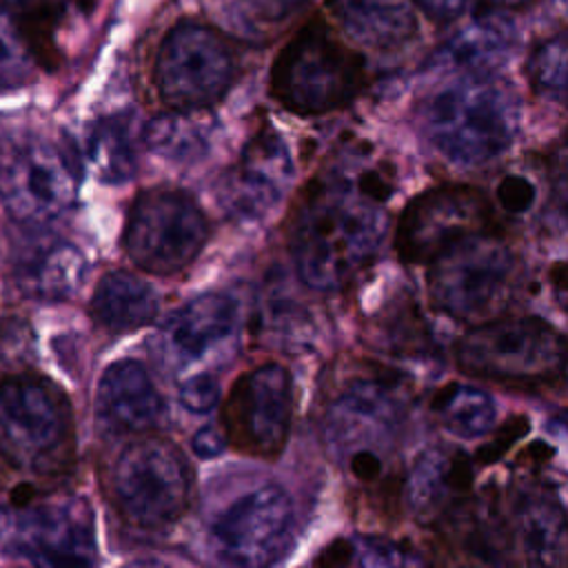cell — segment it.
Wrapping results in <instances>:
<instances>
[{
	"label": "cell",
	"mask_w": 568,
	"mask_h": 568,
	"mask_svg": "<svg viewBox=\"0 0 568 568\" xmlns=\"http://www.w3.org/2000/svg\"><path fill=\"white\" fill-rule=\"evenodd\" d=\"M386 204L368 193L355 162L317 173L304 186L288 222V248L300 280L326 293L348 286L384 242Z\"/></svg>",
	"instance_id": "obj_1"
},
{
	"label": "cell",
	"mask_w": 568,
	"mask_h": 568,
	"mask_svg": "<svg viewBox=\"0 0 568 568\" xmlns=\"http://www.w3.org/2000/svg\"><path fill=\"white\" fill-rule=\"evenodd\" d=\"M519 102L508 82L490 73H464L437 89L424 106L428 142L457 166H481L517 135Z\"/></svg>",
	"instance_id": "obj_2"
},
{
	"label": "cell",
	"mask_w": 568,
	"mask_h": 568,
	"mask_svg": "<svg viewBox=\"0 0 568 568\" xmlns=\"http://www.w3.org/2000/svg\"><path fill=\"white\" fill-rule=\"evenodd\" d=\"M73 444L71 404L55 382L38 373L0 379V475H62Z\"/></svg>",
	"instance_id": "obj_3"
},
{
	"label": "cell",
	"mask_w": 568,
	"mask_h": 568,
	"mask_svg": "<svg viewBox=\"0 0 568 568\" xmlns=\"http://www.w3.org/2000/svg\"><path fill=\"white\" fill-rule=\"evenodd\" d=\"M366 80L364 55L339 40L324 20L311 18L277 51L268 91L295 115H324L351 104Z\"/></svg>",
	"instance_id": "obj_4"
},
{
	"label": "cell",
	"mask_w": 568,
	"mask_h": 568,
	"mask_svg": "<svg viewBox=\"0 0 568 568\" xmlns=\"http://www.w3.org/2000/svg\"><path fill=\"white\" fill-rule=\"evenodd\" d=\"M515 280V255L497 229L464 235L426 262L433 306L466 324L497 317L513 295Z\"/></svg>",
	"instance_id": "obj_5"
},
{
	"label": "cell",
	"mask_w": 568,
	"mask_h": 568,
	"mask_svg": "<svg viewBox=\"0 0 568 568\" xmlns=\"http://www.w3.org/2000/svg\"><path fill=\"white\" fill-rule=\"evenodd\" d=\"M564 355V335L541 317H493L455 342V362L464 373L513 388L561 384Z\"/></svg>",
	"instance_id": "obj_6"
},
{
	"label": "cell",
	"mask_w": 568,
	"mask_h": 568,
	"mask_svg": "<svg viewBox=\"0 0 568 568\" xmlns=\"http://www.w3.org/2000/svg\"><path fill=\"white\" fill-rule=\"evenodd\" d=\"M78 166L62 146L29 131L0 135V202L22 226L64 215L78 193Z\"/></svg>",
	"instance_id": "obj_7"
},
{
	"label": "cell",
	"mask_w": 568,
	"mask_h": 568,
	"mask_svg": "<svg viewBox=\"0 0 568 568\" xmlns=\"http://www.w3.org/2000/svg\"><path fill=\"white\" fill-rule=\"evenodd\" d=\"M111 499L120 517L142 530L175 524L191 504L193 473L184 453L160 437L124 446L111 470Z\"/></svg>",
	"instance_id": "obj_8"
},
{
	"label": "cell",
	"mask_w": 568,
	"mask_h": 568,
	"mask_svg": "<svg viewBox=\"0 0 568 568\" xmlns=\"http://www.w3.org/2000/svg\"><path fill=\"white\" fill-rule=\"evenodd\" d=\"M235 80V53L224 33L195 18L178 20L160 40L153 84L173 111H204Z\"/></svg>",
	"instance_id": "obj_9"
},
{
	"label": "cell",
	"mask_w": 568,
	"mask_h": 568,
	"mask_svg": "<svg viewBox=\"0 0 568 568\" xmlns=\"http://www.w3.org/2000/svg\"><path fill=\"white\" fill-rule=\"evenodd\" d=\"M0 550L36 566H91L98 557L91 508L73 495L9 501L0 506Z\"/></svg>",
	"instance_id": "obj_10"
},
{
	"label": "cell",
	"mask_w": 568,
	"mask_h": 568,
	"mask_svg": "<svg viewBox=\"0 0 568 568\" xmlns=\"http://www.w3.org/2000/svg\"><path fill=\"white\" fill-rule=\"evenodd\" d=\"M209 220L180 189H146L133 200L124 224V251L153 275H175L191 266L209 240Z\"/></svg>",
	"instance_id": "obj_11"
},
{
	"label": "cell",
	"mask_w": 568,
	"mask_h": 568,
	"mask_svg": "<svg viewBox=\"0 0 568 568\" xmlns=\"http://www.w3.org/2000/svg\"><path fill=\"white\" fill-rule=\"evenodd\" d=\"M408 388L388 368H373L339 386L322 419V435L333 457L344 464L353 453H386L404 426Z\"/></svg>",
	"instance_id": "obj_12"
},
{
	"label": "cell",
	"mask_w": 568,
	"mask_h": 568,
	"mask_svg": "<svg viewBox=\"0 0 568 568\" xmlns=\"http://www.w3.org/2000/svg\"><path fill=\"white\" fill-rule=\"evenodd\" d=\"M295 541V508L286 490L264 484L231 501L211 524L209 544L226 566L262 568L284 559Z\"/></svg>",
	"instance_id": "obj_13"
},
{
	"label": "cell",
	"mask_w": 568,
	"mask_h": 568,
	"mask_svg": "<svg viewBox=\"0 0 568 568\" xmlns=\"http://www.w3.org/2000/svg\"><path fill=\"white\" fill-rule=\"evenodd\" d=\"M293 419V377L268 362L242 373L222 406V433L244 455L275 459L288 439Z\"/></svg>",
	"instance_id": "obj_14"
},
{
	"label": "cell",
	"mask_w": 568,
	"mask_h": 568,
	"mask_svg": "<svg viewBox=\"0 0 568 568\" xmlns=\"http://www.w3.org/2000/svg\"><path fill=\"white\" fill-rule=\"evenodd\" d=\"M495 229L493 204L475 186L439 184L415 195L395 226V253L408 264H426L464 235Z\"/></svg>",
	"instance_id": "obj_15"
},
{
	"label": "cell",
	"mask_w": 568,
	"mask_h": 568,
	"mask_svg": "<svg viewBox=\"0 0 568 568\" xmlns=\"http://www.w3.org/2000/svg\"><path fill=\"white\" fill-rule=\"evenodd\" d=\"M293 160L282 135L264 124L242 149L235 166L220 184V200L229 213L257 220L268 215L293 182Z\"/></svg>",
	"instance_id": "obj_16"
},
{
	"label": "cell",
	"mask_w": 568,
	"mask_h": 568,
	"mask_svg": "<svg viewBox=\"0 0 568 568\" xmlns=\"http://www.w3.org/2000/svg\"><path fill=\"white\" fill-rule=\"evenodd\" d=\"M475 462L462 450H424L410 466L404 499L419 524H444L466 508L473 490Z\"/></svg>",
	"instance_id": "obj_17"
},
{
	"label": "cell",
	"mask_w": 568,
	"mask_h": 568,
	"mask_svg": "<svg viewBox=\"0 0 568 568\" xmlns=\"http://www.w3.org/2000/svg\"><path fill=\"white\" fill-rule=\"evenodd\" d=\"M237 322V306L229 295L202 293L175 308L153 335V351L173 368L202 359L224 342Z\"/></svg>",
	"instance_id": "obj_18"
},
{
	"label": "cell",
	"mask_w": 568,
	"mask_h": 568,
	"mask_svg": "<svg viewBox=\"0 0 568 568\" xmlns=\"http://www.w3.org/2000/svg\"><path fill=\"white\" fill-rule=\"evenodd\" d=\"M95 415L111 433H151L164 424L166 404L138 359H118L100 375Z\"/></svg>",
	"instance_id": "obj_19"
},
{
	"label": "cell",
	"mask_w": 568,
	"mask_h": 568,
	"mask_svg": "<svg viewBox=\"0 0 568 568\" xmlns=\"http://www.w3.org/2000/svg\"><path fill=\"white\" fill-rule=\"evenodd\" d=\"M515 40L513 20L497 9H484L442 42L430 64L444 71L490 73L508 58Z\"/></svg>",
	"instance_id": "obj_20"
},
{
	"label": "cell",
	"mask_w": 568,
	"mask_h": 568,
	"mask_svg": "<svg viewBox=\"0 0 568 568\" xmlns=\"http://www.w3.org/2000/svg\"><path fill=\"white\" fill-rule=\"evenodd\" d=\"M339 31L355 44L390 51L417 31L413 0H324Z\"/></svg>",
	"instance_id": "obj_21"
},
{
	"label": "cell",
	"mask_w": 568,
	"mask_h": 568,
	"mask_svg": "<svg viewBox=\"0 0 568 568\" xmlns=\"http://www.w3.org/2000/svg\"><path fill=\"white\" fill-rule=\"evenodd\" d=\"M87 260L67 240H40L16 262V282L33 300L62 302L73 297L84 282Z\"/></svg>",
	"instance_id": "obj_22"
},
{
	"label": "cell",
	"mask_w": 568,
	"mask_h": 568,
	"mask_svg": "<svg viewBox=\"0 0 568 568\" xmlns=\"http://www.w3.org/2000/svg\"><path fill=\"white\" fill-rule=\"evenodd\" d=\"M513 532L526 564H566L564 506L544 488L519 490L513 499Z\"/></svg>",
	"instance_id": "obj_23"
},
{
	"label": "cell",
	"mask_w": 568,
	"mask_h": 568,
	"mask_svg": "<svg viewBox=\"0 0 568 568\" xmlns=\"http://www.w3.org/2000/svg\"><path fill=\"white\" fill-rule=\"evenodd\" d=\"M158 308L155 288L131 271H109L91 297V315L109 333L138 331L155 320Z\"/></svg>",
	"instance_id": "obj_24"
},
{
	"label": "cell",
	"mask_w": 568,
	"mask_h": 568,
	"mask_svg": "<svg viewBox=\"0 0 568 568\" xmlns=\"http://www.w3.org/2000/svg\"><path fill=\"white\" fill-rule=\"evenodd\" d=\"M430 410L442 426L462 439L488 435L497 422V404L481 388L459 382L444 384L430 399Z\"/></svg>",
	"instance_id": "obj_25"
},
{
	"label": "cell",
	"mask_w": 568,
	"mask_h": 568,
	"mask_svg": "<svg viewBox=\"0 0 568 568\" xmlns=\"http://www.w3.org/2000/svg\"><path fill=\"white\" fill-rule=\"evenodd\" d=\"M87 153L102 182L120 184L133 178L138 166L135 144L126 115L100 118L87 138Z\"/></svg>",
	"instance_id": "obj_26"
},
{
	"label": "cell",
	"mask_w": 568,
	"mask_h": 568,
	"mask_svg": "<svg viewBox=\"0 0 568 568\" xmlns=\"http://www.w3.org/2000/svg\"><path fill=\"white\" fill-rule=\"evenodd\" d=\"M195 113L197 111H171L151 118L142 131L144 146L169 160L197 158L209 144V129Z\"/></svg>",
	"instance_id": "obj_27"
},
{
	"label": "cell",
	"mask_w": 568,
	"mask_h": 568,
	"mask_svg": "<svg viewBox=\"0 0 568 568\" xmlns=\"http://www.w3.org/2000/svg\"><path fill=\"white\" fill-rule=\"evenodd\" d=\"M377 324V342L402 357H419L430 351V331L413 300H402L388 306Z\"/></svg>",
	"instance_id": "obj_28"
},
{
	"label": "cell",
	"mask_w": 568,
	"mask_h": 568,
	"mask_svg": "<svg viewBox=\"0 0 568 568\" xmlns=\"http://www.w3.org/2000/svg\"><path fill=\"white\" fill-rule=\"evenodd\" d=\"M530 89L546 100L564 102L566 95V36L557 31L539 40L526 62Z\"/></svg>",
	"instance_id": "obj_29"
},
{
	"label": "cell",
	"mask_w": 568,
	"mask_h": 568,
	"mask_svg": "<svg viewBox=\"0 0 568 568\" xmlns=\"http://www.w3.org/2000/svg\"><path fill=\"white\" fill-rule=\"evenodd\" d=\"M36 64L18 20L0 9V89H16L29 82Z\"/></svg>",
	"instance_id": "obj_30"
},
{
	"label": "cell",
	"mask_w": 568,
	"mask_h": 568,
	"mask_svg": "<svg viewBox=\"0 0 568 568\" xmlns=\"http://www.w3.org/2000/svg\"><path fill=\"white\" fill-rule=\"evenodd\" d=\"M0 9L13 16L36 55V62L51 67L53 47L49 29L53 24V4L51 0H0Z\"/></svg>",
	"instance_id": "obj_31"
},
{
	"label": "cell",
	"mask_w": 568,
	"mask_h": 568,
	"mask_svg": "<svg viewBox=\"0 0 568 568\" xmlns=\"http://www.w3.org/2000/svg\"><path fill=\"white\" fill-rule=\"evenodd\" d=\"M308 0H224L229 11L248 27H275Z\"/></svg>",
	"instance_id": "obj_32"
},
{
	"label": "cell",
	"mask_w": 568,
	"mask_h": 568,
	"mask_svg": "<svg viewBox=\"0 0 568 568\" xmlns=\"http://www.w3.org/2000/svg\"><path fill=\"white\" fill-rule=\"evenodd\" d=\"M353 561L366 566H399V564H422V557L413 555L406 544L382 539V537H364L353 541Z\"/></svg>",
	"instance_id": "obj_33"
},
{
	"label": "cell",
	"mask_w": 568,
	"mask_h": 568,
	"mask_svg": "<svg viewBox=\"0 0 568 568\" xmlns=\"http://www.w3.org/2000/svg\"><path fill=\"white\" fill-rule=\"evenodd\" d=\"M178 397L180 404L189 410V413H197L204 415L209 410L215 408L217 399H220V386L217 379L209 373H195L191 377H186L180 388H178Z\"/></svg>",
	"instance_id": "obj_34"
},
{
	"label": "cell",
	"mask_w": 568,
	"mask_h": 568,
	"mask_svg": "<svg viewBox=\"0 0 568 568\" xmlns=\"http://www.w3.org/2000/svg\"><path fill=\"white\" fill-rule=\"evenodd\" d=\"M495 197L508 215H524L535 204V184L519 173H508L495 186Z\"/></svg>",
	"instance_id": "obj_35"
},
{
	"label": "cell",
	"mask_w": 568,
	"mask_h": 568,
	"mask_svg": "<svg viewBox=\"0 0 568 568\" xmlns=\"http://www.w3.org/2000/svg\"><path fill=\"white\" fill-rule=\"evenodd\" d=\"M528 428H530V422H528L526 415H513V417H508V419L499 426V430L495 433V437L477 450L475 462H477V464H484V466L495 464L499 457H504V455L508 453V448H510L517 439H521V437L528 433Z\"/></svg>",
	"instance_id": "obj_36"
},
{
	"label": "cell",
	"mask_w": 568,
	"mask_h": 568,
	"mask_svg": "<svg viewBox=\"0 0 568 568\" xmlns=\"http://www.w3.org/2000/svg\"><path fill=\"white\" fill-rule=\"evenodd\" d=\"M415 9H419L424 16H428L433 22L448 24L457 20L464 11L468 0H413Z\"/></svg>",
	"instance_id": "obj_37"
},
{
	"label": "cell",
	"mask_w": 568,
	"mask_h": 568,
	"mask_svg": "<svg viewBox=\"0 0 568 568\" xmlns=\"http://www.w3.org/2000/svg\"><path fill=\"white\" fill-rule=\"evenodd\" d=\"M229 442L224 437V433L215 426H202L193 439H191V448L197 457L202 459H213V457H220L224 450H226Z\"/></svg>",
	"instance_id": "obj_38"
},
{
	"label": "cell",
	"mask_w": 568,
	"mask_h": 568,
	"mask_svg": "<svg viewBox=\"0 0 568 568\" xmlns=\"http://www.w3.org/2000/svg\"><path fill=\"white\" fill-rule=\"evenodd\" d=\"M313 564H317V566H346V564H353V541H348V539L331 541L315 557Z\"/></svg>",
	"instance_id": "obj_39"
},
{
	"label": "cell",
	"mask_w": 568,
	"mask_h": 568,
	"mask_svg": "<svg viewBox=\"0 0 568 568\" xmlns=\"http://www.w3.org/2000/svg\"><path fill=\"white\" fill-rule=\"evenodd\" d=\"M493 9H506V11H510V9H515V11H519V9H526V7H530L532 2H537V0H486Z\"/></svg>",
	"instance_id": "obj_40"
},
{
	"label": "cell",
	"mask_w": 568,
	"mask_h": 568,
	"mask_svg": "<svg viewBox=\"0 0 568 568\" xmlns=\"http://www.w3.org/2000/svg\"><path fill=\"white\" fill-rule=\"evenodd\" d=\"M552 284L559 293V300H564V286H566V266L564 262H559L555 268H552Z\"/></svg>",
	"instance_id": "obj_41"
}]
</instances>
